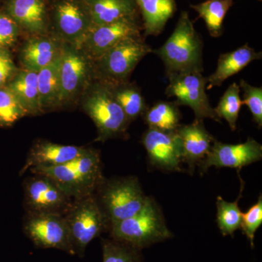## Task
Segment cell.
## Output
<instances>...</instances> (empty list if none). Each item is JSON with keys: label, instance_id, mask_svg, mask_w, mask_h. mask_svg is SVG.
Returning a JSON list of instances; mask_svg holds the SVG:
<instances>
[{"label": "cell", "instance_id": "obj_1", "mask_svg": "<svg viewBox=\"0 0 262 262\" xmlns=\"http://www.w3.org/2000/svg\"><path fill=\"white\" fill-rule=\"evenodd\" d=\"M29 170L52 179L73 200L94 194L105 179L99 151L92 148H86L82 154L63 165Z\"/></svg>", "mask_w": 262, "mask_h": 262}, {"label": "cell", "instance_id": "obj_2", "mask_svg": "<svg viewBox=\"0 0 262 262\" xmlns=\"http://www.w3.org/2000/svg\"><path fill=\"white\" fill-rule=\"evenodd\" d=\"M154 53L163 62L167 75L203 72V42L187 12H182L171 35Z\"/></svg>", "mask_w": 262, "mask_h": 262}, {"label": "cell", "instance_id": "obj_3", "mask_svg": "<svg viewBox=\"0 0 262 262\" xmlns=\"http://www.w3.org/2000/svg\"><path fill=\"white\" fill-rule=\"evenodd\" d=\"M82 107L97 127L95 141L124 135L130 122L112 94L107 82L95 78L82 94Z\"/></svg>", "mask_w": 262, "mask_h": 262}, {"label": "cell", "instance_id": "obj_4", "mask_svg": "<svg viewBox=\"0 0 262 262\" xmlns=\"http://www.w3.org/2000/svg\"><path fill=\"white\" fill-rule=\"evenodd\" d=\"M108 232L110 238L141 251L173 237L152 198L136 215L110 226Z\"/></svg>", "mask_w": 262, "mask_h": 262}, {"label": "cell", "instance_id": "obj_5", "mask_svg": "<svg viewBox=\"0 0 262 262\" xmlns=\"http://www.w3.org/2000/svg\"><path fill=\"white\" fill-rule=\"evenodd\" d=\"M94 195L110 227L139 213L149 199L134 177L104 179Z\"/></svg>", "mask_w": 262, "mask_h": 262}, {"label": "cell", "instance_id": "obj_6", "mask_svg": "<svg viewBox=\"0 0 262 262\" xmlns=\"http://www.w3.org/2000/svg\"><path fill=\"white\" fill-rule=\"evenodd\" d=\"M75 256L84 257L86 248L110 225L94 194L73 200L63 214Z\"/></svg>", "mask_w": 262, "mask_h": 262}, {"label": "cell", "instance_id": "obj_7", "mask_svg": "<svg viewBox=\"0 0 262 262\" xmlns=\"http://www.w3.org/2000/svg\"><path fill=\"white\" fill-rule=\"evenodd\" d=\"M151 52L142 36L124 39L94 61L96 78L113 83L126 82L139 62Z\"/></svg>", "mask_w": 262, "mask_h": 262}, {"label": "cell", "instance_id": "obj_8", "mask_svg": "<svg viewBox=\"0 0 262 262\" xmlns=\"http://www.w3.org/2000/svg\"><path fill=\"white\" fill-rule=\"evenodd\" d=\"M58 108L75 101L96 77L94 61L78 48L62 43Z\"/></svg>", "mask_w": 262, "mask_h": 262}, {"label": "cell", "instance_id": "obj_9", "mask_svg": "<svg viewBox=\"0 0 262 262\" xmlns=\"http://www.w3.org/2000/svg\"><path fill=\"white\" fill-rule=\"evenodd\" d=\"M169 83L165 90L168 97L177 98V105L187 106L192 108L196 120L211 119L217 122L222 120L212 107L206 92V77L202 72L170 74L167 75Z\"/></svg>", "mask_w": 262, "mask_h": 262}, {"label": "cell", "instance_id": "obj_10", "mask_svg": "<svg viewBox=\"0 0 262 262\" xmlns=\"http://www.w3.org/2000/svg\"><path fill=\"white\" fill-rule=\"evenodd\" d=\"M24 234L39 248H53L75 256L70 231L63 215L56 213H26Z\"/></svg>", "mask_w": 262, "mask_h": 262}, {"label": "cell", "instance_id": "obj_11", "mask_svg": "<svg viewBox=\"0 0 262 262\" xmlns=\"http://www.w3.org/2000/svg\"><path fill=\"white\" fill-rule=\"evenodd\" d=\"M24 208L27 213L63 215L73 199L67 195L52 179L33 174L24 183Z\"/></svg>", "mask_w": 262, "mask_h": 262}, {"label": "cell", "instance_id": "obj_12", "mask_svg": "<svg viewBox=\"0 0 262 262\" xmlns=\"http://www.w3.org/2000/svg\"><path fill=\"white\" fill-rule=\"evenodd\" d=\"M141 29L136 16L95 26L90 29L78 48L94 61L124 39L141 36Z\"/></svg>", "mask_w": 262, "mask_h": 262}, {"label": "cell", "instance_id": "obj_13", "mask_svg": "<svg viewBox=\"0 0 262 262\" xmlns=\"http://www.w3.org/2000/svg\"><path fill=\"white\" fill-rule=\"evenodd\" d=\"M53 20L57 36L63 42L79 48L92 27L83 0H61L55 7Z\"/></svg>", "mask_w": 262, "mask_h": 262}, {"label": "cell", "instance_id": "obj_14", "mask_svg": "<svg viewBox=\"0 0 262 262\" xmlns=\"http://www.w3.org/2000/svg\"><path fill=\"white\" fill-rule=\"evenodd\" d=\"M261 158V144L255 139L249 138L246 142L237 144H224L215 139L209 152L198 165L203 173L211 166L241 169Z\"/></svg>", "mask_w": 262, "mask_h": 262}, {"label": "cell", "instance_id": "obj_15", "mask_svg": "<svg viewBox=\"0 0 262 262\" xmlns=\"http://www.w3.org/2000/svg\"><path fill=\"white\" fill-rule=\"evenodd\" d=\"M141 142L151 165L170 171L181 170L182 149L176 130L169 132L149 127L143 134Z\"/></svg>", "mask_w": 262, "mask_h": 262}, {"label": "cell", "instance_id": "obj_16", "mask_svg": "<svg viewBox=\"0 0 262 262\" xmlns=\"http://www.w3.org/2000/svg\"><path fill=\"white\" fill-rule=\"evenodd\" d=\"M176 133L180 139L182 162L193 169L208 154L214 138L206 130L203 120L196 119L189 125H179Z\"/></svg>", "mask_w": 262, "mask_h": 262}, {"label": "cell", "instance_id": "obj_17", "mask_svg": "<svg viewBox=\"0 0 262 262\" xmlns=\"http://www.w3.org/2000/svg\"><path fill=\"white\" fill-rule=\"evenodd\" d=\"M86 150L84 146L63 145L48 141H39L33 145L20 171L23 175L31 168L63 165L75 159Z\"/></svg>", "mask_w": 262, "mask_h": 262}, {"label": "cell", "instance_id": "obj_18", "mask_svg": "<svg viewBox=\"0 0 262 262\" xmlns=\"http://www.w3.org/2000/svg\"><path fill=\"white\" fill-rule=\"evenodd\" d=\"M3 10L20 29L34 36L46 33L47 13L43 0H6Z\"/></svg>", "mask_w": 262, "mask_h": 262}, {"label": "cell", "instance_id": "obj_19", "mask_svg": "<svg viewBox=\"0 0 262 262\" xmlns=\"http://www.w3.org/2000/svg\"><path fill=\"white\" fill-rule=\"evenodd\" d=\"M62 41L58 37L33 36L26 41L20 52L24 70L37 72L59 56Z\"/></svg>", "mask_w": 262, "mask_h": 262}, {"label": "cell", "instance_id": "obj_20", "mask_svg": "<svg viewBox=\"0 0 262 262\" xmlns=\"http://www.w3.org/2000/svg\"><path fill=\"white\" fill-rule=\"evenodd\" d=\"M261 52H256L248 44L244 45L228 53L220 56L216 69L209 77H206V89L220 87L225 80L238 73L249 65L251 62L261 59Z\"/></svg>", "mask_w": 262, "mask_h": 262}, {"label": "cell", "instance_id": "obj_21", "mask_svg": "<svg viewBox=\"0 0 262 262\" xmlns=\"http://www.w3.org/2000/svg\"><path fill=\"white\" fill-rule=\"evenodd\" d=\"M25 110L27 116H36L43 113L38 89L37 73L22 70L13 76L6 84Z\"/></svg>", "mask_w": 262, "mask_h": 262}, {"label": "cell", "instance_id": "obj_22", "mask_svg": "<svg viewBox=\"0 0 262 262\" xmlns=\"http://www.w3.org/2000/svg\"><path fill=\"white\" fill-rule=\"evenodd\" d=\"M92 27L114 23L121 19L136 16L135 0H83Z\"/></svg>", "mask_w": 262, "mask_h": 262}, {"label": "cell", "instance_id": "obj_23", "mask_svg": "<svg viewBox=\"0 0 262 262\" xmlns=\"http://www.w3.org/2000/svg\"><path fill=\"white\" fill-rule=\"evenodd\" d=\"M143 18L145 36H158L163 32L176 11L175 0H135Z\"/></svg>", "mask_w": 262, "mask_h": 262}, {"label": "cell", "instance_id": "obj_24", "mask_svg": "<svg viewBox=\"0 0 262 262\" xmlns=\"http://www.w3.org/2000/svg\"><path fill=\"white\" fill-rule=\"evenodd\" d=\"M61 53L56 59L37 72L38 89L43 113L58 108Z\"/></svg>", "mask_w": 262, "mask_h": 262}, {"label": "cell", "instance_id": "obj_25", "mask_svg": "<svg viewBox=\"0 0 262 262\" xmlns=\"http://www.w3.org/2000/svg\"><path fill=\"white\" fill-rule=\"evenodd\" d=\"M106 82L130 123L144 115L148 106L141 89L137 85L129 81L116 83Z\"/></svg>", "mask_w": 262, "mask_h": 262}, {"label": "cell", "instance_id": "obj_26", "mask_svg": "<svg viewBox=\"0 0 262 262\" xmlns=\"http://www.w3.org/2000/svg\"><path fill=\"white\" fill-rule=\"evenodd\" d=\"M176 102L159 101L144 113V121L150 128L163 131H175L179 126L182 115Z\"/></svg>", "mask_w": 262, "mask_h": 262}, {"label": "cell", "instance_id": "obj_27", "mask_svg": "<svg viewBox=\"0 0 262 262\" xmlns=\"http://www.w3.org/2000/svg\"><path fill=\"white\" fill-rule=\"evenodd\" d=\"M233 2L234 0H207L192 5V8L203 19L211 36L218 37L222 33L224 19Z\"/></svg>", "mask_w": 262, "mask_h": 262}, {"label": "cell", "instance_id": "obj_28", "mask_svg": "<svg viewBox=\"0 0 262 262\" xmlns=\"http://www.w3.org/2000/svg\"><path fill=\"white\" fill-rule=\"evenodd\" d=\"M244 190V182L237 199L232 203L225 201L222 196L217 198V223L222 235H233L241 228L243 213L239 209L238 202Z\"/></svg>", "mask_w": 262, "mask_h": 262}, {"label": "cell", "instance_id": "obj_29", "mask_svg": "<svg viewBox=\"0 0 262 262\" xmlns=\"http://www.w3.org/2000/svg\"><path fill=\"white\" fill-rule=\"evenodd\" d=\"M239 93L241 89L238 84L236 82L231 84L220 98L216 107L214 108L218 117L221 120L225 119L232 130L237 129L239 113L244 105Z\"/></svg>", "mask_w": 262, "mask_h": 262}, {"label": "cell", "instance_id": "obj_30", "mask_svg": "<svg viewBox=\"0 0 262 262\" xmlns=\"http://www.w3.org/2000/svg\"><path fill=\"white\" fill-rule=\"evenodd\" d=\"M103 262H142L141 250L112 238L101 239Z\"/></svg>", "mask_w": 262, "mask_h": 262}, {"label": "cell", "instance_id": "obj_31", "mask_svg": "<svg viewBox=\"0 0 262 262\" xmlns=\"http://www.w3.org/2000/svg\"><path fill=\"white\" fill-rule=\"evenodd\" d=\"M27 116L25 110L14 94L6 85L0 89V127L14 125L22 117Z\"/></svg>", "mask_w": 262, "mask_h": 262}, {"label": "cell", "instance_id": "obj_32", "mask_svg": "<svg viewBox=\"0 0 262 262\" xmlns=\"http://www.w3.org/2000/svg\"><path fill=\"white\" fill-rule=\"evenodd\" d=\"M239 89L244 92V104L249 108L253 121L258 128L262 127V88L256 87L244 80H239Z\"/></svg>", "mask_w": 262, "mask_h": 262}, {"label": "cell", "instance_id": "obj_33", "mask_svg": "<svg viewBox=\"0 0 262 262\" xmlns=\"http://www.w3.org/2000/svg\"><path fill=\"white\" fill-rule=\"evenodd\" d=\"M262 224V196H259L257 203L243 213L241 228L246 234L251 247H254L255 234Z\"/></svg>", "mask_w": 262, "mask_h": 262}, {"label": "cell", "instance_id": "obj_34", "mask_svg": "<svg viewBox=\"0 0 262 262\" xmlns=\"http://www.w3.org/2000/svg\"><path fill=\"white\" fill-rule=\"evenodd\" d=\"M20 28L9 15L0 9V48H8L14 46L18 40Z\"/></svg>", "mask_w": 262, "mask_h": 262}, {"label": "cell", "instance_id": "obj_35", "mask_svg": "<svg viewBox=\"0 0 262 262\" xmlns=\"http://www.w3.org/2000/svg\"><path fill=\"white\" fill-rule=\"evenodd\" d=\"M18 72L8 48H0V89L6 85Z\"/></svg>", "mask_w": 262, "mask_h": 262}]
</instances>
